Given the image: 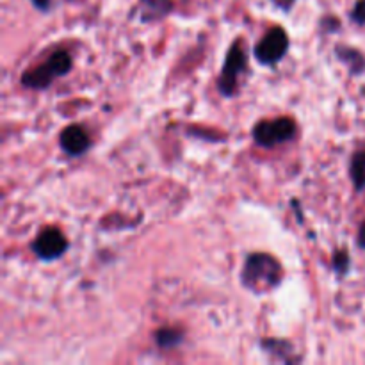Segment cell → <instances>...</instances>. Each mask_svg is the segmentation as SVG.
<instances>
[{"mask_svg": "<svg viewBox=\"0 0 365 365\" xmlns=\"http://www.w3.org/2000/svg\"><path fill=\"white\" fill-rule=\"evenodd\" d=\"M353 20L359 21V24H365V0H359L353 9Z\"/></svg>", "mask_w": 365, "mask_h": 365, "instance_id": "11", "label": "cell"}, {"mask_svg": "<svg viewBox=\"0 0 365 365\" xmlns=\"http://www.w3.org/2000/svg\"><path fill=\"white\" fill-rule=\"evenodd\" d=\"M171 2L170 0H143V20H157L164 14L170 13Z\"/></svg>", "mask_w": 365, "mask_h": 365, "instance_id": "8", "label": "cell"}, {"mask_svg": "<svg viewBox=\"0 0 365 365\" xmlns=\"http://www.w3.org/2000/svg\"><path fill=\"white\" fill-rule=\"evenodd\" d=\"M346 266H348V255L344 252H339L335 255V269L337 271H344Z\"/></svg>", "mask_w": 365, "mask_h": 365, "instance_id": "12", "label": "cell"}, {"mask_svg": "<svg viewBox=\"0 0 365 365\" xmlns=\"http://www.w3.org/2000/svg\"><path fill=\"white\" fill-rule=\"evenodd\" d=\"M66 239H64V235L57 228H45L43 232H39V235L32 242V252L41 260L59 259L66 252Z\"/></svg>", "mask_w": 365, "mask_h": 365, "instance_id": "6", "label": "cell"}, {"mask_svg": "<svg viewBox=\"0 0 365 365\" xmlns=\"http://www.w3.org/2000/svg\"><path fill=\"white\" fill-rule=\"evenodd\" d=\"M71 70V57L68 56L64 50L52 53L45 64L32 68V70L25 71L21 82L32 89H43L46 86L52 84L56 77H63Z\"/></svg>", "mask_w": 365, "mask_h": 365, "instance_id": "2", "label": "cell"}, {"mask_svg": "<svg viewBox=\"0 0 365 365\" xmlns=\"http://www.w3.org/2000/svg\"><path fill=\"white\" fill-rule=\"evenodd\" d=\"M289 48V38L284 29L273 27L255 46L257 59L262 64H277L284 59Z\"/></svg>", "mask_w": 365, "mask_h": 365, "instance_id": "4", "label": "cell"}, {"mask_svg": "<svg viewBox=\"0 0 365 365\" xmlns=\"http://www.w3.org/2000/svg\"><path fill=\"white\" fill-rule=\"evenodd\" d=\"M296 125L291 118H278L273 121H260L253 128V139L264 148H271L294 138Z\"/></svg>", "mask_w": 365, "mask_h": 365, "instance_id": "3", "label": "cell"}, {"mask_svg": "<svg viewBox=\"0 0 365 365\" xmlns=\"http://www.w3.org/2000/svg\"><path fill=\"white\" fill-rule=\"evenodd\" d=\"M246 68V53L245 46H241L239 43H234L228 52L227 61H225L223 73L220 77V89L225 96H232L235 91V86H237L239 75L245 71Z\"/></svg>", "mask_w": 365, "mask_h": 365, "instance_id": "5", "label": "cell"}, {"mask_svg": "<svg viewBox=\"0 0 365 365\" xmlns=\"http://www.w3.org/2000/svg\"><path fill=\"white\" fill-rule=\"evenodd\" d=\"M282 267L277 259H273L267 253H255L250 255L242 269L241 280L246 289L257 294L271 291L280 284Z\"/></svg>", "mask_w": 365, "mask_h": 365, "instance_id": "1", "label": "cell"}, {"mask_svg": "<svg viewBox=\"0 0 365 365\" xmlns=\"http://www.w3.org/2000/svg\"><path fill=\"white\" fill-rule=\"evenodd\" d=\"M273 2L277 4L278 7H282V9H289V7H291L296 0H273Z\"/></svg>", "mask_w": 365, "mask_h": 365, "instance_id": "14", "label": "cell"}, {"mask_svg": "<svg viewBox=\"0 0 365 365\" xmlns=\"http://www.w3.org/2000/svg\"><path fill=\"white\" fill-rule=\"evenodd\" d=\"M360 246L365 248V225H362V228H360Z\"/></svg>", "mask_w": 365, "mask_h": 365, "instance_id": "15", "label": "cell"}, {"mask_svg": "<svg viewBox=\"0 0 365 365\" xmlns=\"http://www.w3.org/2000/svg\"><path fill=\"white\" fill-rule=\"evenodd\" d=\"M61 148L68 153V155H82L86 150L89 148V138L78 125H71V127L64 128L61 132Z\"/></svg>", "mask_w": 365, "mask_h": 365, "instance_id": "7", "label": "cell"}, {"mask_svg": "<svg viewBox=\"0 0 365 365\" xmlns=\"http://www.w3.org/2000/svg\"><path fill=\"white\" fill-rule=\"evenodd\" d=\"M32 4L41 11H46L50 7V0H32Z\"/></svg>", "mask_w": 365, "mask_h": 365, "instance_id": "13", "label": "cell"}, {"mask_svg": "<svg viewBox=\"0 0 365 365\" xmlns=\"http://www.w3.org/2000/svg\"><path fill=\"white\" fill-rule=\"evenodd\" d=\"M155 339L157 342H159L160 348H173V346L180 344L182 342V334L177 330H171V328H166V330L157 331Z\"/></svg>", "mask_w": 365, "mask_h": 365, "instance_id": "10", "label": "cell"}, {"mask_svg": "<svg viewBox=\"0 0 365 365\" xmlns=\"http://www.w3.org/2000/svg\"><path fill=\"white\" fill-rule=\"evenodd\" d=\"M351 177L355 182V187L364 189L365 187V153L359 152L355 153L351 160Z\"/></svg>", "mask_w": 365, "mask_h": 365, "instance_id": "9", "label": "cell"}]
</instances>
